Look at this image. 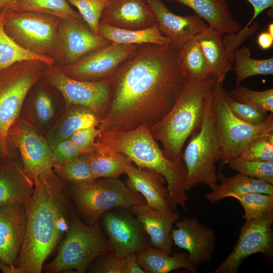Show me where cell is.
I'll return each instance as SVG.
<instances>
[{
  "label": "cell",
  "instance_id": "cell-1",
  "mask_svg": "<svg viewBox=\"0 0 273 273\" xmlns=\"http://www.w3.org/2000/svg\"><path fill=\"white\" fill-rule=\"evenodd\" d=\"M178 54L170 44L138 45L111 77L110 107L97 127L102 131H128L160 121L174 105L186 79Z\"/></svg>",
  "mask_w": 273,
  "mask_h": 273
},
{
  "label": "cell",
  "instance_id": "cell-2",
  "mask_svg": "<svg viewBox=\"0 0 273 273\" xmlns=\"http://www.w3.org/2000/svg\"><path fill=\"white\" fill-rule=\"evenodd\" d=\"M65 183L53 168L34 181L26 206L25 232L15 262L21 273H40L43 265L67 231L72 213Z\"/></svg>",
  "mask_w": 273,
  "mask_h": 273
},
{
  "label": "cell",
  "instance_id": "cell-3",
  "mask_svg": "<svg viewBox=\"0 0 273 273\" xmlns=\"http://www.w3.org/2000/svg\"><path fill=\"white\" fill-rule=\"evenodd\" d=\"M96 142L125 155L139 167L161 174L166 179L168 201L174 210L177 205L187 210L189 197L185 188L186 168L182 159L171 161L164 155L150 127L140 125L128 131H102Z\"/></svg>",
  "mask_w": 273,
  "mask_h": 273
},
{
  "label": "cell",
  "instance_id": "cell-4",
  "mask_svg": "<svg viewBox=\"0 0 273 273\" xmlns=\"http://www.w3.org/2000/svg\"><path fill=\"white\" fill-rule=\"evenodd\" d=\"M215 83L212 78L200 81L186 79L173 107L150 127L153 137L162 144L163 153L169 160L181 159L186 141L199 130L205 99Z\"/></svg>",
  "mask_w": 273,
  "mask_h": 273
},
{
  "label": "cell",
  "instance_id": "cell-5",
  "mask_svg": "<svg viewBox=\"0 0 273 273\" xmlns=\"http://www.w3.org/2000/svg\"><path fill=\"white\" fill-rule=\"evenodd\" d=\"M211 90L204 100L200 129L190 138L181 156L186 168V192L201 184L212 190L218 183L216 164L220 159L221 148L212 110Z\"/></svg>",
  "mask_w": 273,
  "mask_h": 273
},
{
  "label": "cell",
  "instance_id": "cell-6",
  "mask_svg": "<svg viewBox=\"0 0 273 273\" xmlns=\"http://www.w3.org/2000/svg\"><path fill=\"white\" fill-rule=\"evenodd\" d=\"M55 258L44 264L42 270L57 273L75 270L85 272L98 257L110 253L105 235L99 222L88 225L74 212Z\"/></svg>",
  "mask_w": 273,
  "mask_h": 273
},
{
  "label": "cell",
  "instance_id": "cell-7",
  "mask_svg": "<svg viewBox=\"0 0 273 273\" xmlns=\"http://www.w3.org/2000/svg\"><path fill=\"white\" fill-rule=\"evenodd\" d=\"M222 84L215 83L211 88V106L221 148L219 170L231 160L238 157L253 140L273 131V114L258 124L241 120L232 112L226 101Z\"/></svg>",
  "mask_w": 273,
  "mask_h": 273
},
{
  "label": "cell",
  "instance_id": "cell-8",
  "mask_svg": "<svg viewBox=\"0 0 273 273\" xmlns=\"http://www.w3.org/2000/svg\"><path fill=\"white\" fill-rule=\"evenodd\" d=\"M69 194L86 223L91 225L106 212L146 204L142 195L119 178H100L86 184H70Z\"/></svg>",
  "mask_w": 273,
  "mask_h": 273
},
{
  "label": "cell",
  "instance_id": "cell-9",
  "mask_svg": "<svg viewBox=\"0 0 273 273\" xmlns=\"http://www.w3.org/2000/svg\"><path fill=\"white\" fill-rule=\"evenodd\" d=\"M47 66L41 61L30 60L18 62L0 69V136L8 155V131L20 117L26 97L41 79Z\"/></svg>",
  "mask_w": 273,
  "mask_h": 273
},
{
  "label": "cell",
  "instance_id": "cell-10",
  "mask_svg": "<svg viewBox=\"0 0 273 273\" xmlns=\"http://www.w3.org/2000/svg\"><path fill=\"white\" fill-rule=\"evenodd\" d=\"M7 34L23 49L52 57L61 19L50 15L16 9L4 11Z\"/></svg>",
  "mask_w": 273,
  "mask_h": 273
},
{
  "label": "cell",
  "instance_id": "cell-11",
  "mask_svg": "<svg viewBox=\"0 0 273 273\" xmlns=\"http://www.w3.org/2000/svg\"><path fill=\"white\" fill-rule=\"evenodd\" d=\"M41 78L61 94L65 106L85 107L100 120L105 117L110 105L111 78L97 81L76 80L68 77L54 64L45 67Z\"/></svg>",
  "mask_w": 273,
  "mask_h": 273
},
{
  "label": "cell",
  "instance_id": "cell-12",
  "mask_svg": "<svg viewBox=\"0 0 273 273\" xmlns=\"http://www.w3.org/2000/svg\"><path fill=\"white\" fill-rule=\"evenodd\" d=\"M258 28V23L253 22L238 32L221 34L210 26L196 38L206 59L211 77L216 83L222 84L227 74L234 69L235 51Z\"/></svg>",
  "mask_w": 273,
  "mask_h": 273
},
{
  "label": "cell",
  "instance_id": "cell-13",
  "mask_svg": "<svg viewBox=\"0 0 273 273\" xmlns=\"http://www.w3.org/2000/svg\"><path fill=\"white\" fill-rule=\"evenodd\" d=\"M272 223L273 212L246 220L232 251L212 272L237 273L244 260L251 255L262 253L272 256Z\"/></svg>",
  "mask_w": 273,
  "mask_h": 273
},
{
  "label": "cell",
  "instance_id": "cell-14",
  "mask_svg": "<svg viewBox=\"0 0 273 273\" xmlns=\"http://www.w3.org/2000/svg\"><path fill=\"white\" fill-rule=\"evenodd\" d=\"M7 138L18 150L23 169L34 184L41 172L53 168L52 151L44 134L24 119L20 117L14 122Z\"/></svg>",
  "mask_w": 273,
  "mask_h": 273
},
{
  "label": "cell",
  "instance_id": "cell-15",
  "mask_svg": "<svg viewBox=\"0 0 273 273\" xmlns=\"http://www.w3.org/2000/svg\"><path fill=\"white\" fill-rule=\"evenodd\" d=\"M109 42L94 33L83 19L61 20L52 57L55 65L63 67Z\"/></svg>",
  "mask_w": 273,
  "mask_h": 273
},
{
  "label": "cell",
  "instance_id": "cell-16",
  "mask_svg": "<svg viewBox=\"0 0 273 273\" xmlns=\"http://www.w3.org/2000/svg\"><path fill=\"white\" fill-rule=\"evenodd\" d=\"M138 46L109 42L87 54L74 63L60 67L66 75L76 80L97 81L111 78Z\"/></svg>",
  "mask_w": 273,
  "mask_h": 273
},
{
  "label": "cell",
  "instance_id": "cell-17",
  "mask_svg": "<svg viewBox=\"0 0 273 273\" xmlns=\"http://www.w3.org/2000/svg\"><path fill=\"white\" fill-rule=\"evenodd\" d=\"M126 209H112L101 216L110 252L120 258L139 252L148 246L142 223Z\"/></svg>",
  "mask_w": 273,
  "mask_h": 273
},
{
  "label": "cell",
  "instance_id": "cell-18",
  "mask_svg": "<svg viewBox=\"0 0 273 273\" xmlns=\"http://www.w3.org/2000/svg\"><path fill=\"white\" fill-rule=\"evenodd\" d=\"M173 226L171 230L173 244L187 251L192 263L197 267L211 259L216 242L213 230L197 218L189 217L177 221Z\"/></svg>",
  "mask_w": 273,
  "mask_h": 273
},
{
  "label": "cell",
  "instance_id": "cell-19",
  "mask_svg": "<svg viewBox=\"0 0 273 273\" xmlns=\"http://www.w3.org/2000/svg\"><path fill=\"white\" fill-rule=\"evenodd\" d=\"M144 1L154 15L160 32L177 49L196 38L208 26L196 15L182 16L172 13L162 0Z\"/></svg>",
  "mask_w": 273,
  "mask_h": 273
},
{
  "label": "cell",
  "instance_id": "cell-20",
  "mask_svg": "<svg viewBox=\"0 0 273 273\" xmlns=\"http://www.w3.org/2000/svg\"><path fill=\"white\" fill-rule=\"evenodd\" d=\"M125 174L127 177V186L142 195L148 206L165 213L173 211L168 201V188L165 186L166 181L161 174L139 167L130 161L125 165Z\"/></svg>",
  "mask_w": 273,
  "mask_h": 273
},
{
  "label": "cell",
  "instance_id": "cell-21",
  "mask_svg": "<svg viewBox=\"0 0 273 273\" xmlns=\"http://www.w3.org/2000/svg\"><path fill=\"white\" fill-rule=\"evenodd\" d=\"M100 21L126 29H141L157 23L154 15L144 0H110Z\"/></svg>",
  "mask_w": 273,
  "mask_h": 273
},
{
  "label": "cell",
  "instance_id": "cell-22",
  "mask_svg": "<svg viewBox=\"0 0 273 273\" xmlns=\"http://www.w3.org/2000/svg\"><path fill=\"white\" fill-rule=\"evenodd\" d=\"M26 207L9 205L0 207V259L15 264L24 239Z\"/></svg>",
  "mask_w": 273,
  "mask_h": 273
},
{
  "label": "cell",
  "instance_id": "cell-23",
  "mask_svg": "<svg viewBox=\"0 0 273 273\" xmlns=\"http://www.w3.org/2000/svg\"><path fill=\"white\" fill-rule=\"evenodd\" d=\"M130 210L142 223L152 247L170 255L173 245L171 230L175 222L179 220L178 214L174 210L163 212L146 204L134 205Z\"/></svg>",
  "mask_w": 273,
  "mask_h": 273
},
{
  "label": "cell",
  "instance_id": "cell-24",
  "mask_svg": "<svg viewBox=\"0 0 273 273\" xmlns=\"http://www.w3.org/2000/svg\"><path fill=\"white\" fill-rule=\"evenodd\" d=\"M34 184L23 165L7 157L0 165V207L9 205L26 207L34 191Z\"/></svg>",
  "mask_w": 273,
  "mask_h": 273
},
{
  "label": "cell",
  "instance_id": "cell-25",
  "mask_svg": "<svg viewBox=\"0 0 273 273\" xmlns=\"http://www.w3.org/2000/svg\"><path fill=\"white\" fill-rule=\"evenodd\" d=\"M100 119L91 110L78 105L65 106L44 134L52 149L59 142L68 139L76 131L97 127Z\"/></svg>",
  "mask_w": 273,
  "mask_h": 273
},
{
  "label": "cell",
  "instance_id": "cell-26",
  "mask_svg": "<svg viewBox=\"0 0 273 273\" xmlns=\"http://www.w3.org/2000/svg\"><path fill=\"white\" fill-rule=\"evenodd\" d=\"M45 86H39L34 91L31 88L23 102L20 117L44 134L64 108Z\"/></svg>",
  "mask_w": 273,
  "mask_h": 273
},
{
  "label": "cell",
  "instance_id": "cell-27",
  "mask_svg": "<svg viewBox=\"0 0 273 273\" xmlns=\"http://www.w3.org/2000/svg\"><path fill=\"white\" fill-rule=\"evenodd\" d=\"M191 9L208 26L221 34H232L242 27L236 20L226 0H166Z\"/></svg>",
  "mask_w": 273,
  "mask_h": 273
},
{
  "label": "cell",
  "instance_id": "cell-28",
  "mask_svg": "<svg viewBox=\"0 0 273 273\" xmlns=\"http://www.w3.org/2000/svg\"><path fill=\"white\" fill-rule=\"evenodd\" d=\"M217 183L212 191L204 197L211 203H215L225 198L245 193L257 192L273 195V185L263 181L239 173L228 176L220 171L217 173Z\"/></svg>",
  "mask_w": 273,
  "mask_h": 273
},
{
  "label": "cell",
  "instance_id": "cell-29",
  "mask_svg": "<svg viewBox=\"0 0 273 273\" xmlns=\"http://www.w3.org/2000/svg\"><path fill=\"white\" fill-rule=\"evenodd\" d=\"M137 261L147 273H167L185 269L192 273L197 272V267L192 263L188 253H175L171 256L153 247L148 246L136 253Z\"/></svg>",
  "mask_w": 273,
  "mask_h": 273
},
{
  "label": "cell",
  "instance_id": "cell-30",
  "mask_svg": "<svg viewBox=\"0 0 273 273\" xmlns=\"http://www.w3.org/2000/svg\"><path fill=\"white\" fill-rule=\"evenodd\" d=\"M98 34L110 42L119 44H170L168 39L160 32L157 23L141 29H126L112 27L100 21Z\"/></svg>",
  "mask_w": 273,
  "mask_h": 273
},
{
  "label": "cell",
  "instance_id": "cell-31",
  "mask_svg": "<svg viewBox=\"0 0 273 273\" xmlns=\"http://www.w3.org/2000/svg\"><path fill=\"white\" fill-rule=\"evenodd\" d=\"M95 148L84 153L96 179L119 178L125 174V166L130 160L124 155L97 142Z\"/></svg>",
  "mask_w": 273,
  "mask_h": 273
},
{
  "label": "cell",
  "instance_id": "cell-32",
  "mask_svg": "<svg viewBox=\"0 0 273 273\" xmlns=\"http://www.w3.org/2000/svg\"><path fill=\"white\" fill-rule=\"evenodd\" d=\"M178 62L186 79L200 81L212 78L204 55L196 38L178 50Z\"/></svg>",
  "mask_w": 273,
  "mask_h": 273
},
{
  "label": "cell",
  "instance_id": "cell-33",
  "mask_svg": "<svg viewBox=\"0 0 273 273\" xmlns=\"http://www.w3.org/2000/svg\"><path fill=\"white\" fill-rule=\"evenodd\" d=\"M250 49L243 46L234 52V69L236 75V85L245 79L256 75L273 74L272 57L265 59L251 58Z\"/></svg>",
  "mask_w": 273,
  "mask_h": 273
},
{
  "label": "cell",
  "instance_id": "cell-34",
  "mask_svg": "<svg viewBox=\"0 0 273 273\" xmlns=\"http://www.w3.org/2000/svg\"><path fill=\"white\" fill-rule=\"evenodd\" d=\"M4 16V10L0 9V69L25 60H37L47 66L55 64L52 57L33 54L16 44L5 31Z\"/></svg>",
  "mask_w": 273,
  "mask_h": 273
},
{
  "label": "cell",
  "instance_id": "cell-35",
  "mask_svg": "<svg viewBox=\"0 0 273 273\" xmlns=\"http://www.w3.org/2000/svg\"><path fill=\"white\" fill-rule=\"evenodd\" d=\"M11 9L50 15L61 20L82 19L67 0H17Z\"/></svg>",
  "mask_w": 273,
  "mask_h": 273
},
{
  "label": "cell",
  "instance_id": "cell-36",
  "mask_svg": "<svg viewBox=\"0 0 273 273\" xmlns=\"http://www.w3.org/2000/svg\"><path fill=\"white\" fill-rule=\"evenodd\" d=\"M53 169L65 183L82 184L97 179L84 153L68 162L54 163Z\"/></svg>",
  "mask_w": 273,
  "mask_h": 273
},
{
  "label": "cell",
  "instance_id": "cell-37",
  "mask_svg": "<svg viewBox=\"0 0 273 273\" xmlns=\"http://www.w3.org/2000/svg\"><path fill=\"white\" fill-rule=\"evenodd\" d=\"M232 198L240 202L244 210L243 218L245 220L259 218L273 212V195L252 192Z\"/></svg>",
  "mask_w": 273,
  "mask_h": 273
},
{
  "label": "cell",
  "instance_id": "cell-38",
  "mask_svg": "<svg viewBox=\"0 0 273 273\" xmlns=\"http://www.w3.org/2000/svg\"><path fill=\"white\" fill-rule=\"evenodd\" d=\"M227 164L238 173L273 185V161H251L238 157L229 161Z\"/></svg>",
  "mask_w": 273,
  "mask_h": 273
},
{
  "label": "cell",
  "instance_id": "cell-39",
  "mask_svg": "<svg viewBox=\"0 0 273 273\" xmlns=\"http://www.w3.org/2000/svg\"><path fill=\"white\" fill-rule=\"evenodd\" d=\"M229 96L235 101L258 107L266 112H273V89L257 91L239 84L228 91Z\"/></svg>",
  "mask_w": 273,
  "mask_h": 273
},
{
  "label": "cell",
  "instance_id": "cell-40",
  "mask_svg": "<svg viewBox=\"0 0 273 273\" xmlns=\"http://www.w3.org/2000/svg\"><path fill=\"white\" fill-rule=\"evenodd\" d=\"M110 0H67L76 7L83 20L91 30L98 34L99 24L104 10Z\"/></svg>",
  "mask_w": 273,
  "mask_h": 273
},
{
  "label": "cell",
  "instance_id": "cell-41",
  "mask_svg": "<svg viewBox=\"0 0 273 273\" xmlns=\"http://www.w3.org/2000/svg\"><path fill=\"white\" fill-rule=\"evenodd\" d=\"M238 157L251 161H273V131L251 141Z\"/></svg>",
  "mask_w": 273,
  "mask_h": 273
},
{
  "label": "cell",
  "instance_id": "cell-42",
  "mask_svg": "<svg viewBox=\"0 0 273 273\" xmlns=\"http://www.w3.org/2000/svg\"><path fill=\"white\" fill-rule=\"evenodd\" d=\"M226 101L233 113L241 120L249 124H260L264 122L269 115L258 107L235 101L229 96L227 90Z\"/></svg>",
  "mask_w": 273,
  "mask_h": 273
},
{
  "label": "cell",
  "instance_id": "cell-43",
  "mask_svg": "<svg viewBox=\"0 0 273 273\" xmlns=\"http://www.w3.org/2000/svg\"><path fill=\"white\" fill-rule=\"evenodd\" d=\"M102 130L98 127H90L79 129L74 132L69 139L82 152H88L96 145V140Z\"/></svg>",
  "mask_w": 273,
  "mask_h": 273
},
{
  "label": "cell",
  "instance_id": "cell-44",
  "mask_svg": "<svg viewBox=\"0 0 273 273\" xmlns=\"http://www.w3.org/2000/svg\"><path fill=\"white\" fill-rule=\"evenodd\" d=\"M92 266L90 272L95 273H125L124 258L109 253L98 257Z\"/></svg>",
  "mask_w": 273,
  "mask_h": 273
},
{
  "label": "cell",
  "instance_id": "cell-45",
  "mask_svg": "<svg viewBox=\"0 0 273 273\" xmlns=\"http://www.w3.org/2000/svg\"><path fill=\"white\" fill-rule=\"evenodd\" d=\"M51 149L54 163L68 162L82 153L69 139L59 142Z\"/></svg>",
  "mask_w": 273,
  "mask_h": 273
},
{
  "label": "cell",
  "instance_id": "cell-46",
  "mask_svg": "<svg viewBox=\"0 0 273 273\" xmlns=\"http://www.w3.org/2000/svg\"><path fill=\"white\" fill-rule=\"evenodd\" d=\"M252 6L253 14L252 17L246 25L250 26L256 17L266 9L272 8L273 0H246Z\"/></svg>",
  "mask_w": 273,
  "mask_h": 273
},
{
  "label": "cell",
  "instance_id": "cell-47",
  "mask_svg": "<svg viewBox=\"0 0 273 273\" xmlns=\"http://www.w3.org/2000/svg\"><path fill=\"white\" fill-rule=\"evenodd\" d=\"M124 259L125 273H147L138 263L135 253L129 254Z\"/></svg>",
  "mask_w": 273,
  "mask_h": 273
},
{
  "label": "cell",
  "instance_id": "cell-48",
  "mask_svg": "<svg viewBox=\"0 0 273 273\" xmlns=\"http://www.w3.org/2000/svg\"><path fill=\"white\" fill-rule=\"evenodd\" d=\"M257 43L262 50H267L273 44V35L268 31H263L259 34L257 39Z\"/></svg>",
  "mask_w": 273,
  "mask_h": 273
},
{
  "label": "cell",
  "instance_id": "cell-49",
  "mask_svg": "<svg viewBox=\"0 0 273 273\" xmlns=\"http://www.w3.org/2000/svg\"><path fill=\"white\" fill-rule=\"evenodd\" d=\"M0 270L4 273H21L20 269L15 264L5 262L0 259Z\"/></svg>",
  "mask_w": 273,
  "mask_h": 273
},
{
  "label": "cell",
  "instance_id": "cell-50",
  "mask_svg": "<svg viewBox=\"0 0 273 273\" xmlns=\"http://www.w3.org/2000/svg\"><path fill=\"white\" fill-rule=\"evenodd\" d=\"M17 0H0V9L4 11L13 8Z\"/></svg>",
  "mask_w": 273,
  "mask_h": 273
},
{
  "label": "cell",
  "instance_id": "cell-51",
  "mask_svg": "<svg viewBox=\"0 0 273 273\" xmlns=\"http://www.w3.org/2000/svg\"><path fill=\"white\" fill-rule=\"evenodd\" d=\"M10 155H8L5 152L2 139L0 136V161L3 162L7 157Z\"/></svg>",
  "mask_w": 273,
  "mask_h": 273
},
{
  "label": "cell",
  "instance_id": "cell-52",
  "mask_svg": "<svg viewBox=\"0 0 273 273\" xmlns=\"http://www.w3.org/2000/svg\"><path fill=\"white\" fill-rule=\"evenodd\" d=\"M267 31L271 34L273 35V23H270L268 25Z\"/></svg>",
  "mask_w": 273,
  "mask_h": 273
}]
</instances>
